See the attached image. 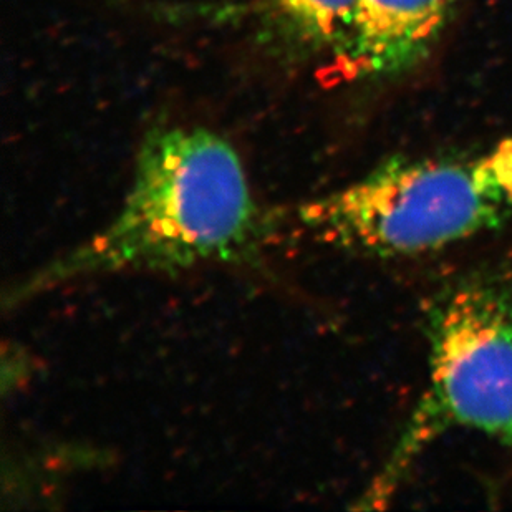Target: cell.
<instances>
[{"instance_id": "obj_4", "label": "cell", "mask_w": 512, "mask_h": 512, "mask_svg": "<svg viewBox=\"0 0 512 512\" xmlns=\"http://www.w3.org/2000/svg\"><path fill=\"white\" fill-rule=\"evenodd\" d=\"M456 0H360L352 75L392 77L423 62L450 22Z\"/></svg>"}, {"instance_id": "obj_2", "label": "cell", "mask_w": 512, "mask_h": 512, "mask_svg": "<svg viewBox=\"0 0 512 512\" xmlns=\"http://www.w3.org/2000/svg\"><path fill=\"white\" fill-rule=\"evenodd\" d=\"M428 380L358 509H383L410 469L451 431L512 451V274L476 267L436 290L425 310Z\"/></svg>"}, {"instance_id": "obj_1", "label": "cell", "mask_w": 512, "mask_h": 512, "mask_svg": "<svg viewBox=\"0 0 512 512\" xmlns=\"http://www.w3.org/2000/svg\"><path fill=\"white\" fill-rule=\"evenodd\" d=\"M277 219L257 204L237 151L201 126L145 136L130 191L110 223L5 290V309L87 277L256 267Z\"/></svg>"}, {"instance_id": "obj_5", "label": "cell", "mask_w": 512, "mask_h": 512, "mask_svg": "<svg viewBox=\"0 0 512 512\" xmlns=\"http://www.w3.org/2000/svg\"><path fill=\"white\" fill-rule=\"evenodd\" d=\"M272 19L297 44L347 60L357 37L360 0H264Z\"/></svg>"}, {"instance_id": "obj_3", "label": "cell", "mask_w": 512, "mask_h": 512, "mask_svg": "<svg viewBox=\"0 0 512 512\" xmlns=\"http://www.w3.org/2000/svg\"><path fill=\"white\" fill-rule=\"evenodd\" d=\"M305 234L382 259L426 256L512 219V140L474 155L395 158L295 209Z\"/></svg>"}]
</instances>
